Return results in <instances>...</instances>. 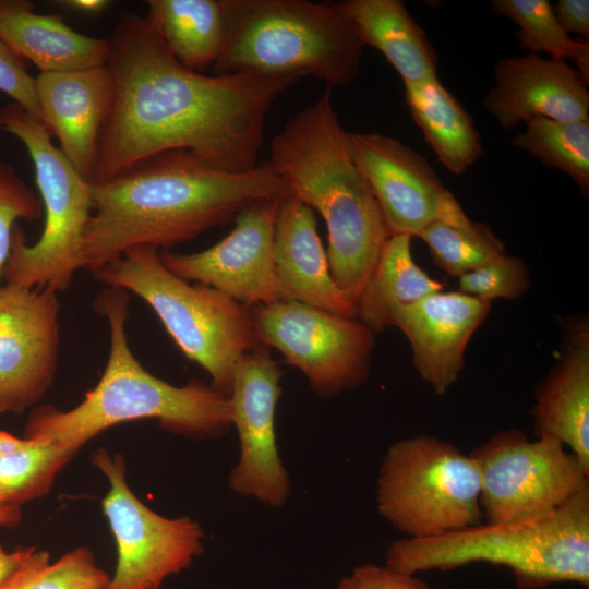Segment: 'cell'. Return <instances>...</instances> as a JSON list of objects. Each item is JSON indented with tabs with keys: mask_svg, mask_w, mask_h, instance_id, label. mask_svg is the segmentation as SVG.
<instances>
[{
	"mask_svg": "<svg viewBox=\"0 0 589 589\" xmlns=\"http://www.w3.org/2000/svg\"><path fill=\"white\" fill-rule=\"evenodd\" d=\"M588 84L565 60L509 56L496 63L483 106L505 130L536 117L589 121Z\"/></svg>",
	"mask_w": 589,
	"mask_h": 589,
	"instance_id": "18",
	"label": "cell"
},
{
	"mask_svg": "<svg viewBox=\"0 0 589 589\" xmlns=\"http://www.w3.org/2000/svg\"><path fill=\"white\" fill-rule=\"evenodd\" d=\"M75 453L24 437L21 447L0 454V505L20 506L46 495Z\"/></svg>",
	"mask_w": 589,
	"mask_h": 589,
	"instance_id": "29",
	"label": "cell"
},
{
	"mask_svg": "<svg viewBox=\"0 0 589 589\" xmlns=\"http://www.w3.org/2000/svg\"><path fill=\"white\" fill-rule=\"evenodd\" d=\"M553 13L565 33L589 37V1L558 0L552 4Z\"/></svg>",
	"mask_w": 589,
	"mask_h": 589,
	"instance_id": "36",
	"label": "cell"
},
{
	"mask_svg": "<svg viewBox=\"0 0 589 589\" xmlns=\"http://www.w3.org/2000/svg\"><path fill=\"white\" fill-rule=\"evenodd\" d=\"M339 4L356 22L364 45L377 49L404 83L437 76V53L402 1L346 0Z\"/></svg>",
	"mask_w": 589,
	"mask_h": 589,
	"instance_id": "23",
	"label": "cell"
},
{
	"mask_svg": "<svg viewBox=\"0 0 589 589\" xmlns=\"http://www.w3.org/2000/svg\"><path fill=\"white\" fill-rule=\"evenodd\" d=\"M557 322L560 354L534 390V432L557 438L589 471V317L566 314Z\"/></svg>",
	"mask_w": 589,
	"mask_h": 589,
	"instance_id": "20",
	"label": "cell"
},
{
	"mask_svg": "<svg viewBox=\"0 0 589 589\" xmlns=\"http://www.w3.org/2000/svg\"><path fill=\"white\" fill-rule=\"evenodd\" d=\"M281 375L267 347L260 345L239 360L228 397L231 424L237 429L240 446L229 486L239 495L254 497L272 507L284 505L290 492L275 431Z\"/></svg>",
	"mask_w": 589,
	"mask_h": 589,
	"instance_id": "13",
	"label": "cell"
},
{
	"mask_svg": "<svg viewBox=\"0 0 589 589\" xmlns=\"http://www.w3.org/2000/svg\"><path fill=\"white\" fill-rule=\"evenodd\" d=\"M433 262L447 275L460 277L506 252L503 240L484 223L453 225L434 221L419 231Z\"/></svg>",
	"mask_w": 589,
	"mask_h": 589,
	"instance_id": "30",
	"label": "cell"
},
{
	"mask_svg": "<svg viewBox=\"0 0 589 589\" xmlns=\"http://www.w3.org/2000/svg\"><path fill=\"white\" fill-rule=\"evenodd\" d=\"M411 238L393 235L354 302L356 317L375 334L390 326L394 312L443 286L413 260Z\"/></svg>",
	"mask_w": 589,
	"mask_h": 589,
	"instance_id": "26",
	"label": "cell"
},
{
	"mask_svg": "<svg viewBox=\"0 0 589 589\" xmlns=\"http://www.w3.org/2000/svg\"><path fill=\"white\" fill-rule=\"evenodd\" d=\"M109 39L112 109L89 183L168 151L231 172L257 166L266 116L290 76L206 75L183 67L149 20L122 12Z\"/></svg>",
	"mask_w": 589,
	"mask_h": 589,
	"instance_id": "1",
	"label": "cell"
},
{
	"mask_svg": "<svg viewBox=\"0 0 589 589\" xmlns=\"http://www.w3.org/2000/svg\"><path fill=\"white\" fill-rule=\"evenodd\" d=\"M351 155L370 183L392 235H416L434 221L470 219L432 166L400 141L349 132Z\"/></svg>",
	"mask_w": 589,
	"mask_h": 589,
	"instance_id": "15",
	"label": "cell"
},
{
	"mask_svg": "<svg viewBox=\"0 0 589 589\" xmlns=\"http://www.w3.org/2000/svg\"><path fill=\"white\" fill-rule=\"evenodd\" d=\"M404 85L409 111L440 163L464 173L483 153L471 116L437 76Z\"/></svg>",
	"mask_w": 589,
	"mask_h": 589,
	"instance_id": "24",
	"label": "cell"
},
{
	"mask_svg": "<svg viewBox=\"0 0 589 589\" xmlns=\"http://www.w3.org/2000/svg\"><path fill=\"white\" fill-rule=\"evenodd\" d=\"M274 262L280 299L356 317L353 302L332 277L313 209L293 195L279 202Z\"/></svg>",
	"mask_w": 589,
	"mask_h": 589,
	"instance_id": "21",
	"label": "cell"
},
{
	"mask_svg": "<svg viewBox=\"0 0 589 589\" xmlns=\"http://www.w3.org/2000/svg\"><path fill=\"white\" fill-rule=\"evenodd\" d=\"M526 130L510 144L555 168L578 185L584 196L589 193V121H561L536 117L525 121Z\"/></svg>",
	"mask_w": 589,
	"mask_h": 589,
	"instance_id": "27",
	"label": "cell"
},
{
	"mask_svg": "<svg viewBox=\"0 0 589 589\" xmlns=\"http://www.w3.org/2000/svg\"><path fill=\"white\" fill-rule=\"evenodd\" d=\"M480 473L470 454L431 435L395 442L376 481L380 514L410 539L481 524Z\"/></svg>",
	"mask_w": 589,
	"mask_h": 589,
	"instance_id": "9",
	"label": "cell"
},
{
	"mask_svg": "<svg viewBox=\"0 0 589 589\" xmlns=\"http://www.w3.org/2000/svg\"><path fill=\"white\" fill-rule=\"evenodd\" d=\"M44 214L39 194L8 163L0 160V278L12 233L20 219L34 221Z\"/></svg>",
	"mask_w": 589,
	"mask_h": 589,
	"instance_id": "33",
	"label": "cell"
},
{
	"mask_svg": "<svg viewBox=\"0 0 589 589\" xmlns=\"http://www.w3.org/2000/svg\"><path fill=\"white\" fill-rule=\"evenodd\" d=\"M228 36L214 74L312 76L327 87L359 75L365 47L339 2L227 0Z\"/></svg>",
	"mask_w": 589,
	"mask_h": 589,
	"instance_id": "6",
	"label": "cell"
},
{
	"mask_svg": "<svg viewBox=\"0 0 589 589\" xmlns=\"http://www.w3.org/2000/svg\"><path fill=\"white\" fill-rule=\"evenodd\" d=\"M146 17L170 53L203 73L218 61L228 36L227 0H148Z\"/></svg>",
	"mask_w": 589,
	"mask_h": 589,
	"instance_id": "25",
	"label": "cell"
},
{
	"mask_svg": "<svg viewBox=\"0 0 589 589\" xmlns=\"http://www.w3.org/2000/svg\"><path fill=\"white\" fill-rule=\"evenodd\" d=\"M49 288L0 286V414H20L51 387L57 372L60 303Z\"/></svg>",
	"mask_w": 589,
	"mask_h": 589,
	"instance_id": "14",
	"label": "cell"
},
{
	"mask_svg": "<svg viewBox=\"0 0 589 589\" xmlns=\"http://www.w3.org/2000/svg\"><path fill=\"white\" fill-rule=\"evenodd\" d=\"M40 121L58 148L89 182L109 119L115 82L107 64L35 76Z\"/></svg>",
	"mask_w": 589,
	"mask_h": 589,
	"instance_id": "19",
	"label": "cell"
},
{
	"mask_svg": "<svg viewBox=\"0 0 589 589\" xmlns=\"http://www.w3.org/2000/svg\"><path fill=\"white\" fill-rule=\"evenodd\" d=\"M129 300L122 288L99 292L94 306L106 317L110 332L109 356L99 382L70 410L35 408L25 438L76 454L104 430L133 420L156 419L164 430L193 438L219 437L232 426L229 398L211 385L191 381L175 386L142 366L128 342Z\"/></svg>",
	"mask_w": 589,
	"mask_h": 589,
	"instance_id": "4",
	"label": "cell"
},
{
	"mask_svg": "<svg viewBox=\"0 0 589 589\" xmlns=\"http://www.w3.org/2000/svg\"><path fill=\"white\" fill-rule=\"evenodd\" d=\"M91 461L109 483L101 507L117 548L115 573L104 589H160L202 553L200 524L164 517L142 503L129 486L121 454L99 448Z\"/></svg>",
	"mask_w": 589,
	"mask_h": 589,
	"instance_id": "12",
	"label": "cell"
},
{
	"mask_svg": "<svg viewBox=\"0 0 589 589\" xmlns=\"http://www.w3.org/2000/svg\"><path fill=\"white\" fill-rule=\"evenodd\" d=\"M57 3L72 11L95 14L106 10L111 2L108 0H63Z\"/></svg>",
	"mask_w": 589,
	"mask_h": 589,
	"instance_id": "38",
	"label": "cell"
},
{
	"mask_svg": "<svg viewBox=\"0 0 589 589\" xmlns=\"http://www.w3.org/2000/svg\"><path fill=\"white\" fill-rule=\"evenodd\" d=\"M490 4L495 14L510 19L519 27L516 36L521 49L568 59L589 83L588 39L575 40L565 33L548 0H491Z\"/></svg>",
	"mask_w": 589,
	"mask_h": 589,
	"instance_id": "28",
	"label": "cell"
},
{
	"mask_svg": "<svg viewBox=\"0 0 589 589\" xmlns=\"http://www.w3.org/2000/svg\"><path fill=\"white\" fill-rule=\"evenodd\" d=\"M109 580L87 548L73 549L55 562L35 549L0 589H104Z\"/></svg>",
	"mask_w": 589,
	"mask_h": 589,
	"instance_id": "31",
	"label": "cell"
},
{
	"mask_svg": "<svg viewBox=\"0 0 589 589\" xmlns=\"http://www.w3.org/2000/svg\"><path fill=\"white\" fill-rule=\"evenodd\" d=\"M35 549L22 546L8 552L0 545V585L24 564Z\"/></svg>",
	"mask_w": 589,
	"mask_h": 589,
	"instance_id": "37",
	"label": "cell"
},
{
	"mask_svg": "<svg viewBox=\"0 0 589 589\" xmlns=\"http://www.w3.org/2000/svg\"><path fill=\"white\" fill-rule=\"evenodd\" d=\"M470 455L480 473L486 524L546 515L589 488V471L552 436L530 441L513 428L494 434Z\"/></svg>",
	"mask_w": 589,
	"mask_h": 589,
	"instance_id": "10",
	"label": "cell"
},
{
	"mask_svg": "<svg viewBox=\"0 0 589 589\" xmlns=\"http://www.w3.org/2000/svg\"><path fill=\"white\" fill-rule=\"evenodd\" d=\"M0 38L39 73L89 69L107 64L109 39L87 36L58 14H41L27 0H0Z\"/></svg>",
	"mask_w": 589,
	"mask_h": 589,
	"instance_id": "22",
	"label": "cell"
},
{
	"mask_svg": "<svg viewBox=\"0 0 589 589\" xmlns=\"http://www.w3.org/2000/svg\"><path fill=\"white\" fill-rule=\"evenodd\" d=\"M490 310L476 297L440 290L396 310L390 326L409 341L419 376L442 396L458 380L468 344Z\"/></svg>",
	"mask_w": 589,
	"mask_h": 589,
	"instance_id": "17",
	"label": "cell"
},
{
	"mask_svg": "<svg viewBox=\"0 0 589 589\" xmlns=\"http://www.w3.org/2000/svg\"><path fill=\"white\" fill-rule=\"evenodd\" d=\"M268 164L293 196L322 215L332 277L354 304L393 235L351 155L330 87L273 137Z\"/></svg>",
	"mask_w": 589,
	"mask_h": 589,
	"instance_id": "3",
	"label": "cell"
},
{
	"mask_svg": "<svg viewBox=\"0 0 589 589\" xmlns=\"http://www.w3.org/2000/svg\"><path fill=\"white\" fill-rule=\"evenodd\" d=\"M22 518L20 506L0 505V529L16 526Z\"/></svg>",
	"mask_w": 589,
	"mask_h": 589,
	"instance_id": "39",
	"label": "cell"
},
{
	"mask_svg": "<svg viewBox=\"0 0 589 589\" xmlns=\"http://www.w3.org/2000/svg\"><path fill=\"white\" fill-rule=\"evenodd\" d=\"M530 286V272L526 262L506 252L458 277V291L489 303L495 299H519Z\"/></svg>",
	"mask_w": 589,
	"mask_h": 589,
	"instance_id": "32",
	"label": "cell"
},
{
	"mask_svg": "<svg viewBox=\"0 0 589 589\" xmlns=\"http://www.w3.org/2000/svg\"><path fill=\"white\" fill-rule=\"evenodd\" d=\"M290 195L268 161L231 172L188 151L154 155L106 181L91 183L82 268L94 272L136 247L170 249L226 225L254 202Z\"/></svg>",
	"mask_w": 589,
	"mask_h": 589,
	"instance_id": "2",
	"label": "cell"
},
{
	"mask_svg": "<svg viewBox=\"0 0 589 589\" xmlns=\"http://www.w3.org/2000/svg\"><path fill=\"white\" fill-rule=\"evenodd\" d=\"M279 202L248 205L236 215L233 229L206 250L159 252L164 265L176 276L213 287L248 308L281 301L274 262Z\"/></svg>",
	"mask_w": 589,
	"mask_h": 589,
	"instance_id": "16",
	"label": "cell"
},
{
	"mask_svg": "<svg viewBox=\"0 0 589 589\" xmlns=\"http://www.w3.org/2000/svg\"><path fill=\"white\" fill-rule=\"evenodd\" d=\"M108 287L143 299L183 354L211 376V386L229 397L239 360L261 344L250 308L226 293L172 274L159 251L136 247L92 272Z\"/></svg>",
	"mask_w": 589,
	"mask_h": 589,
	"instance_id": "7",
	"label": "cell"
},
{
	"mask_svg": "<svg viewBox=\"0 0 589 589\" xmlns=\"http://www.w3.org/2000/svg\"><path fill=\"white\" fill-rule=\"evenodd\" d=\"M0 92L40 121L36 82L25 65L0 38ZM41 122V121H40Z\"/></svg>",
	"mask_w": 589,
	"mask_h": 589,
	"instance_id": "34",
	"label": "cell"
},
{
	"mask_svg": "<svg viewBox=\"0 0 589 589\" xmlns=\"http://www.w3.org/2000/svg\"><path fill=\"white\" fill-rule=\"evenodd\" d=\"M484 562L508 567L520 589L589 585V488L543 516L479 524L429 539H400L387 566L409 574Z\"/></svg>",
	"mask_w": 589,
	"mask_h": 589,
	"instance_id": "5",
	"label": "cell"
},
{
	"mask_svg": "<svg viewBox=\"0 0 589 589\" xmlns=\"http://www.w3.org/2000/svg\"><path fill=\"white\" fill-rule=\"evenodd\" d=\"M0 129L26 147L45 215L43 233L31 245L15 225L1 277L5 284L62 292L82 268L83 237L92 213L91 183L52 143L45 125L19 105L0 107Z\"/></svg>",
	"mask_w": 589,
	"mask_h": 589,
	"instance_id": "8",
	"label": "cell"
},
{
	"mask_svg": "<svg viewBox=\"0 0 589 589\" xmlns=\"http://www.w3.org/2000/svg\"><path fill=\"white\" fill-rule=\"evenodd\" d=\"M336 589H432L426 581L387 565L357 566L344 577Z\"/></svg>",
	"mask_w": 589,
	"mask_h": 589,
	"instance_id": "35",
	"label": "cell"
},
{
	"mask_svg": "<svg viewBox=\"0 0 589 589\" xmlns=\"http://www.w3.org/2000/svg\"><path fill=\"white\" fill-rule=\"evenodd\" d=\"M257 341L274 347L327 398L365 383L376 334L357 317L283 300L250 308Z\"/></svg>",
	"mask_w": 589,
	"mask_h": 589,
	"instance_id": "11",
	"label": "cell"
}]
</instances>
